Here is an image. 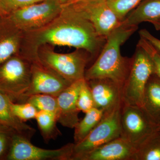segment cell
Masks as SVG:
<instances>
[{
	"label": "cell",
	"mask_w": 160,
	"mask_h": 160,
	"mask_svg": "<svg viewBox=\"0 0 160 160\" xmlns=\"http://www.w3.org/2000/svg\"><path fill=\"white\" fill-rule=\"evenodd\" d=\"M59 14L39 29L23 32L18 54L30 60L44 45L68 46L87 52L91 58L97 56L106 43L89 21L68 6L62 5Z\"/></svg>",
	"instance_id": "1"
},
{
	"label": "cell",
	"mask_w": 160,
	"mask_h": 160,
	"mask_svg": "<svg viewBox=\"0 0 160 160\" xmlns=\"http://www.w3.org/2000/svg\"><path fill=\"white\" fill-rule=\"evenodd\" d=\"M138 29V26L122 24L107 36L97 59L86 70L85 80L109 78L123 88L129 75L132 58L123 57L120 49Z\"/></svg>",
	"instance_id": "2"
},
{
	"label": "cell",
	"mask_w": 160,
	"mask_h": 160,
	"mask_svg": "<svg viewBox=\"0 0 160 160\" xmlns=\"http://www.w3.org/2000/svg\"><path fill=\"white\" fill-rule=\"evenodd\" d=\"M31 84V63L19 54L0 65V92L11 102H26Z\"/></svg>",
	"instance_id": "3"
},
{
	"label": "cell",
	"mask_w": 160,
	"mask_h": 160,
	"mask_svg": "<svg viewBox=\"0 0 160 160\" xmlns=\"http://www.w3.org/2000/svg\"><path fill=\"white\" fill-rule=\"evenodd\" d=\"M44 65L72 82L85 79L86 65L92 59L87 52L81 49L68 53L56 52L49 45L38 49L36 56Z\"/></svg>",
	"instance_id": "4"
},
{
	"label": "cell",
	"mask_w": 160,
	"mask_h": 160,
	"mask_svg": "<svg viewBox=\"0 0 160 160\" xmlns=\"http://www.w3.org/2000/svg\"><path fill=\"white\" fill-rule=\"evenodd\" d=\"M154 73V65L151 57L138 45L132 58L129 75L122 88L123 103L143 107L146 85Z\"/></svg>",
	"instance_id": "5"
},
{
	"label": "cell",
	"mask_w": 160,
	"mask_h": 160,
	"mask_svg": "<svg viewBox=\"0 0 160 160\" xmlns=\"http://www.w3.org/2000/svg\"><path fill=\"white\" fill-rule=\"evenodd\" d=\"M121 137L138 149L159 131L158 122L142 107L123 103L121 110Z\"/></svg>",
	"instance_id": "6"
},
{
	"label": "cell",
	"mask_w": 160,
	"mask_h": 160,
	"mask_svg": "<svg viewBox=\"0 0 160 160\" xmlns=\"http://www.w3.org/2000/svg\"><path fill=\"white\" fill-rule=\"evenodd\" d=\"M122 104L104 113L102 119L89 134L81 142L75 144L72 160H80L96 148L121 137V110Z\"/></svg>",
	"instance_id": "7"
},
{
	"label": "cell",
	"mask_w": 160,
	"mask_h": 160,
	"mask_svg": "<svg viewBox=\"0 0 160 160\" xmlns=\"http://www.w3.org/2000/svg\"><path fill=\"white\" fill-rule=\"evenodd\" d=\"M64 5L89 21L97 32L105 38L122 24L107 0H77Z\"/></svg>",
	"instance_id": "8"
},
{
	"label": "cell",
	"mask_w": 160,
	"mask_h": 160,
	"mask_svg": "<svg viewBox=\"0 0 160 160\" xmlns=\"http://www.w3.org/2000/svg\"><path fill=\"white\" fill-rule=\"evenodd\" d=\"M62 9L60 0H43L11 12L8 16L20 30L29 31L50 22L59 14Z\"/></svg>",
	"instance_id": "9"
},
{
	"label": "cell",
	"mask_w": 160,
	"mask_h": 160,
	"mask_svg": "<svg viewBox=\"0 0 160 160\" xmlns=\"http://www.w3.org/2000/svg\"><path fill=\"white\" fill-rule=\"evenodd\" d=\"M74 146V143H69L58 149H43L16 134L6 160H72Z\"/></svg>",
	"instance_id": "10"
},
{
	"label": "cell",
	"mask_w": 160,
	"mask_h": 160,
	"mask_svg": "<svg viewBox=\"0 0 160 160\" xmlns=\"http://www.w3.org/2000/svg\"><path fill=\"white\" fill-rule=\"evenodd\" d=\"M31 63V84L26 94V102L32 95L47 94L57 97L72 83L44 65L38 58Z\"/></svg>",
	"instance_id": "11"
},
{
	"label": "cell",
	"mask_w": 160,
	"mask_h": 160,
	"mask_svg": "<svg viewBox=\"0 0 160 160\" xmlns=\"http://www.w3.org/2000/svg\"><path fill=\"white\" fill-rule=\"evenodd\" d=\"M87 82L96 108L102 110L104 113L111 111L123 103L122 87L112 80L97 78Z\"/></svg>",
	"instance_id": "12"
},
{
	"label": "cell",
	"mask_w": 160,
	"mask_h": 160,
	"mask_svg": "<svg viewBox=\"0 0 160 160\" xmlns=\"http://www.w3.org/2000/svg\"><path fill=\"white\" fill-rule=\"evenodd\" d=\"M83 79L73 82L57 97L58 107V122L64 127L73 129L80 121L77 99Z\"/></svg>",
	"instance_id": "13"
},
{
	"label": "cell",
	"mask_w": 160,
	"mask_h": 160,
	"mask_svg": "<svg viewBox=\"0 0 160 160\" xmlns=\"http://www.w3.org/2000/svg\"><path fill=\"white\" fill-rule=\"evenodd\" d=\"M137 149L122 138L103 144L80 160H137Z\"/></svg>",
	"instance_id": "14"
},
{
	"label": "cell",
	"mask_w": 160,
	"mask_h": 160,
	"mask_svg": "<svg viewBox=\"0 0 160 160\" xmlns=\"http://www.w3.org/2000/svg\"><path fill=\"white\" fill-rule=\"evenodd\" d=\"M8 15L0 18V65L18 54L23 38V31L15 26Z\"/></svg>",
	"instance_id": "15"
},
{
	"label": "cell",
	"mask_w": 160,
	"mask_h": 160,
	"mask_svg": "<svg viewBox=\"0 0 160 160\" xmlns=\"http://www.w3.org/2000/svg\"><path fill=\"white\" fill-rule=\"evenodd\" d=\"M0 124L11 129L16 134L31 141L36 130L19 119L12 111L9 99L0 92Z\"/></svg>",
	"instance_id": "16"
},
{
	"label": "cell",
	"mask_w": 160,
	"mask_h": 160,
	"mask_svg": "<svg viewBox=\"0 0 160 160\" xmlns=\"http://www.w3.org/2000/svg\"><path fill=\"white\" fill-rule=\"evenodd\" d=\"M160 20V0H143L124 19L122 24L138 26L139 24Z\"/></svg>",
	"instance_id": "17"
},
{
	"label": "cell",
	"mask_w": 160,
	"mask_h": 160,
	"mask_svg": "<svg viewBox=\"0 0 160 160\" xmlns=\"http://www.w3.org/2000/svg\"><path fill=\"white\" fill-rule=\"evenodd\" d=\"M143 107L158 122L160 117V80L154 73L146 84Z\"/></svg>",
	"instance_id": "18"
},
{
	"label": "cell",
	"mask_w": 160,
	"mask_h": 160,
	"mask_svg": "<svg viewBox=\"0 0 160 160\" xmlns=\"http://www.w3.org/2000/svg\"><path fill=\"white\" fill-rule=\"evenodd\" d=\"M85 114L84 118L74 128L75 144L81 142L89 134L102 119L104 112L101 109L94 108Z\"/></svg>",
	"instance_id": "19"
},
{
	"label": "cell",
	"mask_w": 160,
	"mask_h": 160,
	"mask_svg": "<svg viewBox=\"0 0 160 160\" xmlns=\"http://www.w3.org/2000/svg\"><path fill=\"white\" fill-rule=\"evenodd\" d=\"M35 119L45 142L48 143L50 140L55 139L62 133L57 125V117L54 113L38 111Z\"/></svg>",
	"instance_id": "20"
},
{
	"label": "cell",
	"mask_w": 160,
	"mask_h": 160,
	"mask_svg": "<svg viewBox=\"0 0 160 160\" xmlns=\"http://www.w3.org/2000/svg\"><path fill=\"white\" fill-rule=\"evenodd\" d=\"M137 160H160V131L149 138L137 152Z\"/></svg>",
	"instance_id": "21"
},
{
	"label": "cell",
	"mask_w": 160,
	"mask_h": 160,
	"mask_svg": "<svg viewBox=\"0 0 160 160\" xmlns=\"http://www.w3.org/2000/svg\"><path fill=\"white\" fill-rule=\"evenodd\" d=\"M31 103L38 111L48 112L54 113L58 117V107L57 97L47 94L32 95L28 98L27 102Z\"/></svg>",
	"instance_id": "22"
},
{
	"label": "cell",
	"mask_w": 160,
	"mask_h": 160,
	"mask_svg": "<svg viewBox=\"0 0 160 160\" xmlns=\"http://www.w3.org/2000/svg\"><path fill=\"white\" fill-rule=\"evenodd\" d=\"M143 0H107V4L122 22Z\"/></svg>",
	"instance_id": "23"
},
{
	"label": "cell",
	"mask_w": 160,
	"mask_h": 160,
	"mask_svg": "<svg viewBox=\"0 0 160 160\" xmlns=\"http://www.w3.org/2000/svg\"><path fill=\"white\" fill-rule=\"evenodd\" d=\"M77 106L80 112L82 111L84 113L96 108L91 90L85 79L82 82L78 95Z\"/></svg>",
	"instance_id": "24"
},
{
	"label": "cell",
	"mask_w": 160,
	"mask_h": 160,
	"mask_svg": "<svg viewBox=\"0 0 160 160\" xmlns=\"http://www.w3.org/2000/svg\"><path fill=\"white\" fill-rule=\"evenodd\" d=\"M9 104L15 115L24 122L35 118L38 111L33 105L29 102L16 103L9 100Z\"/></svg>",
	"instance_id": "25"
},
{
	"label": "cell",
	"mask_w": 160,
	"mask_h": 160,
	"mask_svg": "<svg viewBox=\"0 0 160 160\" xmlns=\"http://www.w3.org/2000/svg\"><path fill=\"white\" fill-rule=\"evenodd\" d=\"M16 134L13 130L0 124V160H6Z\"/></svg>",
	"instance_id": "26"
},
{
	"label": "cell",
	"mask_w": 160,
	"mask_h": 160,
	"mask_svg": "<svg viewBox=\"0 0 160 160\" xmlns=\"http://www.w3.org/2000/svg\"><path fill=\"white\" fill-rule=\"evenodd\" d=\"M138 45L150 56L154 65V73L160 80V52L144 38L140 37Z\"/></svg>",
	"instance_id": "27"
},
{
	"label": "cell",
	"mask_w": 160,
	"mask_h": 160,
	"mask_svg": "<svg viewBox=\"0 0 160 160\" xmlns=\"http://www.w3.org/2000/svg\"><path fill=\"white\" fill-rule=\"evenodd\" d=\"M43 0H2L3 7L8 14L11 12L42 2Z\"/></svg>",
	"instance_id": "28"
},
{
	"label": "cell",
	"mask_w": 160,
	"mask_h": 160,
	"mask_svg": "<svg viewBox=\"0 0 160 160\" xmlns=\"http://www.w3.org/2000/svg\"><path fill=\"white\" fill-rule=\"evenodd\" d=\"M140 37L144 38L160 52V40L158 39L150 33L146 29H142L140 30Z\"/></svg>",
	"instance_id": "29"
},
{
	"label": "cell",
	"mask_w": 160,
	"mask_h": 160,
	"mask_svg": "<svg viewBox=\"0 0 160 160\" xmlns=\"http://www.w3.org/2000/svg\"><path fill=\"white\" fill-rule=\"evenodd\" d=\"M9 14L4 9L2 0H0V18L7 16Z\"/></svg>",
	"instance_id": "30"
},
{
	"label": "cell",
	"mask_w": 160,
	"mask_h": 160,
	"mask_svg": "<svg viewBox=\"0 0 160 160\" xmlns=\"http://www.w3.org/2000/svg\"><path fill=\"white\" fill-rule=\"evenodd\" d=\"M150 23L153 25L157 30H160V20L153 21Z\"/></svg>",
	"instance_id": "31"
},
{
	"label": "cell",
	"mask_w": 160,
	"mask_h": 160,
	"mask_svg": "<svg viewBox=\"0 0 160 160\" xmlns=\"http://www.w3.org/2000/svg\"><path fill=\"white\" fill-rule=\"evenodd\" d=\"M76 1H77V0H60V2L61 5H64L75 2Z\"/></svg>",
	"instance_id": "32"
},
{
	"label": "cell",
	"mask_w": 160,
	"mask_h": 160,
	"mask_svg": "<svg viewBox=\"0 0 160 160\" xmlns=\"http://www.w3.org/2000/svg\"><path fill=\"white\" fill-rule=\"evenodd\" d=\"M158 126L159 129L160 131V117L158 121Z\"/></svg>",
	"instance_id": "33"
}]
</instances>
